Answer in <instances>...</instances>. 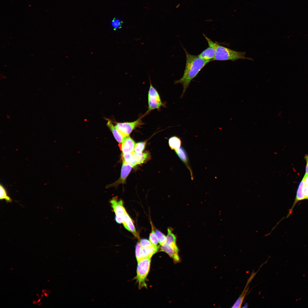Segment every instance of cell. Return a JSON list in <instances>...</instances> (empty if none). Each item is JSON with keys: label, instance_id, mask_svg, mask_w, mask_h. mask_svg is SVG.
<instances>
[{"label": "cell", "instance_id": "1", "mask_svg": "<svg viewBox=\"0 0 308 308\" xmlns=\"http://www.w3.org/2000/svg\"><path fill=\"white\" fill-rule=\"evenodd\" d=\"M183 48L186 58L185 69L182 77L174 82L175 84H180L183 86V90L180 98L183 97L191 81L207 63L211 61L204 60L200 58L198 55L191 54L185 48Z\"/></svg>", "mask_w": 308, "mask_h": 308}, {"label": "cell", "instance_id": "2", "mask_svg": "<svg viewBox=\"0 0 308 308\" xmlns=\"http://www.w3.org/2000/svg\"><path fill=\"white\" fill-rule=\"evenodd\" d=\"M214 48L215 54L213 60L235 61L242 59L252 60V59L246 57L245 52H238L229 49L216 43Z\"/></svg>", "mask_w": 308, "mask_h": 308}, {"label": "cell", "instance_id": "3", "mask_svg": "<svg viewBox=\"0 0 308 308\" xmlns=\"http://www.w3.org/2000/svg\"><path fill=\"white\" fill-rule=\"evenodd\" d=\"M150 262V258H146L138 262L137 279L139 288L146 285L145 281L149 270Z\"/></svg>", "mask_w": 308, "mask_h": 308}, {"label": "cell", "instance_id": "4", "mask_svg": "<svg viewBox=\"0 0 308 308\" xmlns=\"http://www.w3.org/2000/svg\"><path fill=\"white\" fill-rule=\"evenodd\" d=\"M150 86L148 92V110L159 109L164 104L162 102L159 95L156 90L152 86L149 76Z\"/></svg>", "mask_w": 308, "mask_h": 308}, {"label": "cell", "instance_id": "5", "mask_svg": "<svg viewBox=\"0 0 308 308\" xmlns=\"http://www.w3.org/2000/svg\"><path fill=\"white\" fill-rule=\"evenodd\" d=\"M141 118L131 122L117 123L115 126L116 128L125 137L129 134L136 127L143 124Z\"/></svg>", "mask_w": 308, "mask_h": 308}, {"label": "cell", "instance_id": "6", "mask_svg": "<svg viewBox=\"0 0 308 308\" xmlns=\"http://www.w3.org/2000/svg\"><path fill=\"white\" fill-rule=\"evenodd\" d=\"M158 246L153 244L149 247L142 248L140 244H137L135 248V254L137 262L146 258H151L157 251Z\"/></svg>", "mask_w": 308, "mask_h": 308}, {"label": "cell", "instance_id": "7", "mask_svg": "<svg viewBox=\"0 0 308 308\" xmlns=\"http://www.w3.org/2000/svg\"><path fill=\"white\" fill-rule=\"evenodd\" d=\"M132 165L127 163L123 160L121 167L120 176L118 180L114 183L108 185L106 187L108 188L114 186L116 187L120 184L124 183L127 177L131 172L132 168Z\"/></svg>", "mask_w": 308, "mask_h": 308}, {"label": "cell", "instance_id": "8", "mask_svg": "<svg viewBox=\"0 0 308 308\" xmlns=\"http://www.w3.org/2000/svg\"><path fill=\"white\" fill-rule=\"evenodd\" d=\"M112 208L116 216L123 217L126 211L123 205V201L118 200L117 197L113 198L110 200Z\"/></svg>", "mask_w": 308, "mask_h": 308}, {"label": "cell", "instance_id": "9", "mask_svg": "<svg viewBox=\"0 0 308 308\" xmlns=\"http://www.w3.org/2000/svg\"><path fill=\"white\" fill-rule=\"evenodd\" d=\"M161 251L165 252L173 259L176 263L180 262V258L178 255V249L176 245H169L165 244L161 246Z\"/></svg>", "mask_w": 308, "mask_h": 308}, {"label": "cell", "instance_id": "10", "mask_svg": "<svg viewBox=\"0 0 308 308\" xmlns=\"http://www.w3.org/2000/svg\"><path fill=\"white\" fill-rule=\"evenodd\" d=\"M121 148L123 153H133L135 143L129 136L126 137L121 143Z\"/></svg>", "mask_w": 308, "mask_h": 308}, {"label": "cell", "instance_id": "11", "mask_svg": "<svg viewBox=\"0 0 308 308\" xmlns=\"http://www.w3.org/2000/svg\"><path fill=\"white\" fill-rule=\"evenodd\" d=\"M174 151L180 160L184 163L189 171L191 179L193 180V173L189 165L188 155L186 150L184 148L181 146L179 149Z\"/></svg>", "mask_w": 308, "mask_h": 308}, {"label": "cell", "instance_id": "12", "mask_svg": "<svg viewBox=\"0 0 308 308\" xmlns=\"http://www.w3.org/2000/svg\"><path fill=\"white\" fill-rule=\"evenodd\" d=\"M122 223L126 229L131 232L135 237L139 238L138 235L132 220L126 211L125 212L123 216Z\"/></svg>", "mask_w": 308, "mask_h": 308}, {"label": "cell", "instance_id": "13", "mask_svg": "<svg viewBox=\"0 0 308 308\" xmlns=\"http://www.w3.org/2000/svg\"><path fill=\"white\" fill-rule=\"evenodd\" d=\"M256 273L253 272L251 275L250 277L248 280L243 290L242 293L238 298L237 300L232 305V308H240L244 301L245 296L248 290L249 287H248L249 283L252 279L253 278L256 274Z\"/></svg>", "mask_w": 308, "mask_h": 308}, {"label": "cell", "instance_id": "14", "mask_svg": "<svg viewBox=\"0 0 308 308\" xmlns=\"http://www.w3.org/2000/svg\"><path fill=\"white\" fill-rule=\"evenodd\" d=\"M215 54V48L209 46L203 50L198 56L200 58L205 60L213 61Z\"/></svg>", "mask_w": 308, "mask_h": 308}, {"label": "cell", "instance_id": "15", "mask_svg": "<svg viewBox=\"0 0 308 308\" xmlns=\"http://www.w3.org/2000/svg\"><path fill=\"white\" fill-rule=\"evenodd\" d=\"M304 181L303 179L300 183L298 187L297 193L296 197L295 200L294 202L293 206L289 211V214H290L292 212L293 208L296 204L299 201L307 199V198L304 194L303 192V188L304 185Z\"/></svg>", "mask_w": 308, "mask_h": 308}, {"label": "cell", "instance_id": "16", "mask_svg": "<svg viewBox=\"0 0 308 308\" xmlns=\"http://www.w3.org/2000/svg\"><path fill=\"white\" fill-rule=\"evenodd\" d=\"M107 125L111 131L116 140L118 143H121L126 137L123 136L119 131L110 121H108Z\"/></svg>", "mask_w": 308, "mask_h": 308}, {"label": "cell", "instance_id": "17", "mask_svg": "<svg viewBox=\"0 0 308 308\" xmlns=\"http://www.w3.org/2000/svg\"><path fill=\"white\" fill-rule=\"evenodd\" d=\"M182 143L181 138L176 136L171 137L168 140L169 146L171 149L174 150L180 148L181 146Z\"/></svg>", "mask_w": 308, "mask_h": 308}, {"label": "cell", "instance_id": "18", "mask_svg": "<svg viewBox=\"0 0 308 308\" xmlns=\"http://www.w3.org/2000/svg\"><path fill=\"white\" fill-rule=\"evenodd\" d=\"M133 155L134 161L137 165L143 163L148 158L149 155L148 152H147L139 153L134 152Z\"/></svg>", "mask_w": 308, "mask_h": 308}, {"label": "cell", "instance_id": "19", "mask_svg": "<svg viewBox=\"0 0 308 308\" xmlns=\"http://www.w3.org/2000/svg\"><path fill=\"white\" fill-rule=\"evenodd\" d=\"M173 230L171 228L167 229V234L166 237L165 244L169 245H174L176 244V237L172 232Z\"/></svg>", "mask_w": 308, "mask_h": 308}, {"label": "cell", "instance_id": "20", "mask_svg": "<svg viewBox=\"0 0 308 308\" xmlns=\"http://www.w3.org/2000/svg\"><path fill=\"white\" fill-rule=\"evenodd\" d=\"M121 156L123 160L131 165L133 167L136 166V165L133 158V153H122Z\"/></svg>", "mask_w": 308, "mask_h": 308}, {"label": "cell", "instance_id": "21", "mask_svg": "<svg viewBox=\"0 0 308 308\" xmlns=\"http://www.w3.org/2000/svg\"><path fill=\"white\" fill-rule=\"evenodd\" d=\"M0 199H5L7 203L12 202L13 201L11 198L8 195L6 189L1 184L0 185Z\"/></svg>", "mask_w": 308, "mask_h": 308}, {"label": "cell", "instance_id": "22", "mask_svg": "<svg viewBox=\"0 0 308 308\" xmlns=\"http://www.w3.org/2000/svg\"><path fill=\"white\" fill-rule=\"evenodd\" d=\"M155 231L158 242L161 245H163L166 242V237L164 234L158 230H156Z\"/></svg>", "mask_w": 308, "mask_h": 308}, {"label": "cell", "instance_id": "23", "mask_svg": "<svg viewBox=\"0 0 308 308\" xmlns=\"http://www.w3.org/2000/svg\"><path fill=\"white\" fill-rule=\"evenodd\" d=\"M152 227L151 232L149 236V240L153 244L157 246L158 242L157 238L153 226Z\"/></svg>", "mask_w": 308, "mask_h": 308}, {"label": "cell", "instance_id": "24", "mask_svg": "<svg viewBox=\"0 0 308 308\" xmlns=\"http://www.w3.org/2000/svg\"><path fill=\"white\" fill-rule=\"evenodd\" d=\"M146 145V143L144 142H140L135 144L134 147V152L137 153H141L144 149Z\"/></svg>", "mask_w": 308, "mask_h": 308}, {"label": "cell", "instance_id": "25", "mask_svg": "<svg viewBox=\"0 0 308 308\" xmlns=\"http://www.w3.org/2000/svg\"><path fill=\"white\" fill-rule=\"evenodd\" d=\"M122 21L114 18L112 21V24L114 30H116L118 29H120L122 28Z\"/></svg>", "mask_w": 308, "mask_h": 308}, {"label": "cell", "instance_id": "26", "mask_svg": "<svg viewBox=\"0 0 308 308\" xmlns=\"http://www.w3.org/2000/svg\"><path fill=\"white\" fill-rule=\"evenodd\" d=\"M139 244L142 248L149 247L153 244L150 241L145 239H141L139 242Z\"/></svg>", "mask_w": 308, "mask_h": 308}, {"label": "cell", "instance_id": "27", "mask_svg": "<svg viewBox=\"0 0 308 308\" xmlns=\"http://www.w3.org/2000/svg\"><path fill=\"white\" fill-rule=\"evenodd\" d=\"M303 192L307 199H308V187L304 185L303 188Z\"/></svg>", "mask_w": 308, "mask_h": 308}, {"label": "cell", "instance_id": "28", "mask_svg": "<svg viewBox=\"0 0 308 308\" xmlns=\"http://www.w3.org/2000/svg\"><path fill=\"white\" fill-rule=\"evenodd\" d=\"M115 219L116 222L119 224L122 223L123 220V217L116 216Z\"/></svg>", "mask_w": 308, "mask_h": 308}, {"label": "cell", "instance_id": "29", "mask_svg": "<svg viewBox=\"0 0 308 308\" xmlns=\"http://www.w3.org/2000/svg\"><path fill=\"white\" fill-rule=\"evenodd\" d=\"M303 179L304 181V185L308 187V175L305 173Z\"/></svg>", "mask_w": 308, "mask_h": 308}, {"label": "cell", "instance_id": "30", "mask_svg": "<svg viewBox=\"0 0 308 308\" xmlns=\"http://www.w3.org/2000/svg\"><path fill=\"white\" fill-rule=\"evenodd\" d=\"M305 157L306 161L305 173L308 175V155H305Z\"/></svg>", "mask_w": 308, "mask_h": 308}, {"label": "cell", "instance_id": "31", "mask_svg": "<svg viewBox=\"0 0 308 308\" xmlns=\"http://www.w3.org/2000/svg\"><path fill=\"white\" fill-rule=\"evenodd\" d=\"M248 307V304L247 303H246L245 305L244 306L242 307V308H247V307Z\"/></svg>", "mask_w": 308, "mask_h": 308}]
</instances>
